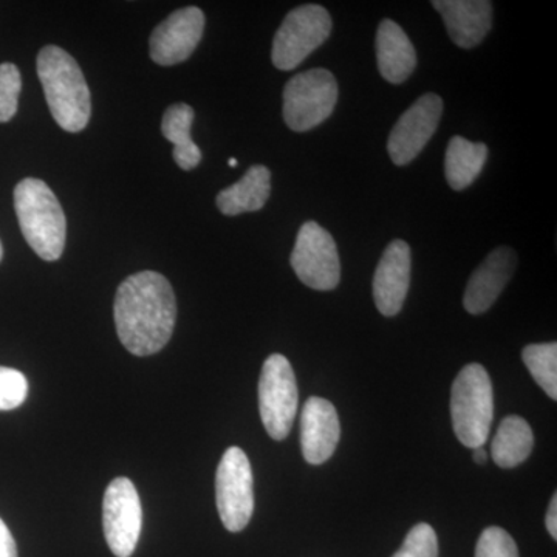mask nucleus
I'll return each mask as SVG.
<instances>
[{"mask_svg":"<svg viewBox=\"0 0 557 557\" xmlns=\"http://www.w3.org/2000/svg\"><path fill=\"white\" fill-rule=\"evenodd\" d=\"M121 344L137 357L157 354L170 343L177 302L170 281L156 271L124 278L113 304Z\"/></svg>","mask_w":557,"mask_h":557,"instance_id":"obj_1","label":"nucleus"},{"mask_svg":"<svg viewBox=\"0 0 557 557\" xmlns=\"http://www.w3.org/2000/svg\"><path fill=\"white\" fill-rule=\"evenodd\" d=\"M38 76L54 121L67 132H81L90 120V90L78 62L61 47L38 54Z\"/></svg>","mask_w":557,"mask_h":557,"instance_id":"obj_2","label":"nucleus"},{"mask_svg":"<svg viewBox=\"0 0 557 557\" xmlns=\"http://www.w3.org/2000/svg\"><path fill=\"white\" fill-rule=\"evenodd\" d=\"M14 209L33 251L49 262L60 259L67 237V220L49 185L38 178L22 180L14 189Z\"/></svg>","mask_w":557,"mask_h":557,"instance_id":"obj_3","label":"nucleus"},{"mask_svg":"<svg viewBox=\"0 0 557 557\" xmlns=\"http://www.w3.org/2000/svg\"><path fill=\"white\" fill-rule=\"evenodd\" d=\"M494 416L493 384L486 369L468 364L450 391V417L458 442L467 448L485 446Z\"/></svg>","mask_w":557,"mask_h":557,"instance_id":"obj_4","label":"nucleus"},{"mask_svg":"<svg viewBox=\"0 0 557 557\" xmlns=\"http://www.w3.org/2000/svg\"><path fill=\"white\" fill-rule=\"evenodd\" d=\"M338 102V83L325 69H311L288 81L284 89V120L289 129L307 132L332 115Z\"/></svg>","mask_w":557,"mask_h":557,"instance_id":"obj_5","label":"nucleus"},{"mask_svg":"<svg viewBox=\"0 0 557 557\" xmlns=\"http://www.w3.org/2000/svg\"><path fill=\"white\" fill-rule=\"evenodd\" d=\"M332 17L321 5L298 7L289 11L274 36L271 60L278 70L298 67L330 38Z\"/></svg>","mask_w":557,"mask_h":557,"instance_id":"obj_6","label":"nucleus"},{"mask_svg":"<svg viewBox=\"0 0 557 557\" xmlns=\"http://www.w3.org/2000/svg\"><path fill=\"white\" fill-rule=\"evenodd\" d=\"M299 392L295 372L284 355L263 362L259 381V410L263 426L273 440H285L298 412Z\"/></svg>","mask_w":557,"mask_h":557,"instance_id":"obj_7","label":"nucleus"},{"mask_svg":"<svg viewBox=\"0 0 557 557\" xmlns=\"http://www.w3.org/2000/svg\"><path fill=\"white\" fill-rule=\"evenodd\" d=\"M215 498L223 525L239 533L255 511V480L247 454L237 446L226 449L215 475Z\"/></svg>","mask_w":557,"mask_h":557,"instance_id":"obj_8","label":"nucleus"},{"mask_svg":"<svg viewBox=\"0 0 557 557\" xmlns=\"http://www.w3.org/2000/svg\"><path fill=\"white\" fill-rule=\"evenodd\" d=\"M296 276L307 287L318 292H330L338 287L341 262L338 247L327 230L317 222L300 226L292 258Z\"/></svg>","mask_w":557,"mask_h":557,"instance_id":"obj_9","label":"nucleus"},{"mask_svg":"<svg viewBox=\"0 0 557 557\" xmlns=\"http://www.w3.org/2000/svg\"><path fill=\"white\" fill-rule=\"evenodd\" d=\"M143 509L138 491L129 479H113L102 502V527L110 552L131 557L141 534Z\"/></svg>","mask_w":557,"mask_h":557,"instance_id":"obj_10","label":"nucleus"},{"mask_svg":"<svg viewBox=\"0 0 557 557\" xmlns=\"http://www.w3.org/2000/svg\"><path fill=\"white\" fill-rule=\"evenodd\" d=\"M442 113V98L435 94H426L399 116L387 143L388 156L397 166H406L420 156L437 131Z\"/></svg>","mask_w":557,"mask_h":557,"instance_id":"obj_11","label":"nucleus"},{"mask_svg":"<svg viewBox=\"0 0 557 557\" xmlns=\"http://www.w3.org/2000/svg\"><path fill=\"white\" fill-rule=\"evenodd\" d=\"M205 14L197 7L174 11L150 36V58L159 65L188 60L203 36Z\"/></svg>","mask_w":557,"mask_h":557,"instance_id":"obj_12","label":"nucleus"},{"mask_svg":"<svg viewBox=\"0 0 557 557\" xmlns=\"http://www.w3.org/2000/svg\"><path fill=\"white\" fill-rule=\"evenodd\" d=\"M412 255L405 240H394L384 249L375 276L373 299L384 317L392 318L403 309L410 285Z\"/></svg>","mask_w":557,"mask_h":557,"instance_id":"obj_13","label":"nucleus"},{"mask_svg":"<svg viewBox=\"0 0 557 557\" xmlns=\"http://www.w3.org/2000/svg\"><path fill=\"white\" fill-rule=\"evenodd\" d=\"M339 437V418L335 406L324 398L307 399L300 417V446L307 463H325L335 454Z\"/></svg>","mask_w":557,"mask_h":557,"instance_id":"obj_14","label":"nucleus"},{"mask_svg":"<svg viewBox=\"0 0 557 557\" xmlns=\"http://www.w3.org/2000/svg\"><path fill=\"white\" fill-rule=\"evenodd\" d=\"M518 256L509 247H498L486 256L469 278L463 306L468 313L482 314L494 306L515 274Z\"/></svg>","mask_w":557,"mask_h":557,"instance_id":"obj_15","label":"nucleus"},{"mask_svg":"<svg viewBox=\"0 0 557 557\" xmlns=\"http://www.w3.org/2000/svg\"><path fill=\"white\" fill-rule=\"evenodd\" d=\"M449 38L461 49H474L486 38L493 25V3L486 0H434Z\"/></svg>","mask_w":557,"mask_h":557,"instance_id":"obj_16","label":"nucleus"},{"mask_svg":"<svg viewBox=\"0 0 557 557\" xmlns=\"http://www.w3.org/2000/svg\"><path fill=\"white\" fill-rule=\"evenodd\" d=\"M376 62L381 76L392 84L405 83L416 70V49L397 22H381L376 32Z\"/></svg>","mask_w":557,"mask_h":557,"instance_id":"obj_17","label":"nucleus"},{"mask_svg":"<svg viewBox=\"0 0 557 557\" xmlns=\"http://www.w3.org/2000/svg\"><path fill=\"white\" fill-rule=\"evenodd\" d=\"M271 193V172L262 164L249 168L247 174L219 194L218 208L225 215H239L265 207Z\"/></svg>","mask_w":557,"mask_h":557,"instance_id":"obj_18","label":"nucleus"},{"mask_svg":"<svg viewBox=\"0 0 557 557\" xmlns=\"http://www.w3.org/2000/svg\"><path fill=\"white\" fill-rule=\"evenodd\" d=\"M534 448V435L522 417L509 416L502 421L496 437L491 443V456L497 467L518 468Z\"/></svg>","mask_w":557,"mask_h":557,"instance_id":"obj_19","label":"nucleus"},{"mask_svg":"<svg viewBox=\"0 0 557 557\" xmlns=\"http://www.w3.org/2000/svg\"><path fill=\"white\" fill-rule=\"evenodd\" d=\"M487 159L485 143H472L463 137L450 138L445 157V174L454 190H463L479 177Z\"/></svg>","mask_w":557,"mask_h":557,"instance_id":"obj_20","label":"nucleus"},{"mask_svg":"<svg viewBox=\"0 0 557 557\" xmlns=\"http://www.w3.org/2000/svg\"><path fill=\"white\" fill-rule=\"evenodd\" d=\"M194 110L185 102L171 106L164 112L161 121V132L164 138L170 139L174 145L175 163L183 171H190L201 161V150L197 148L196 143L190 137V127H193Z\"/></svg>","mask_w":557,"mask_h":557,"instance_id":"obj_21","label":"nucleus"},{"mask_svg":"<svg viewBox=\"0 0 557 557\" xmlns=\"http://www.w3.org/2000/svg\"><path fill=\"white\" fill-rule=\"evenodd\" d=\"M522 359L534 381L552 399H557V344H530Z\"/></svg>","mask_w":557,"mask_h":557,"instance_id":"obj_22","label":"nucleus"},{"mask_svg":"<svg viewBox=\"0 0 557 557\" xmlns=\"http://www.w3.org/2000/svg\"><path fill=\"white\" fill-rule=\"evenodd\" d=\"M22 90L20 69L14 64H0V123H9L17 112Z\"/></svg>","mask_w":557,"mask_h":557,"instance_id":"obj_23","label":"nucleus"},{"mask_svg":"<svg viewBox=\"0 0 557 557\" xmlns=\"http://www.w3.org/2000/svg\"><path fill=\"white\" fill-rule=\"evenodd\" d=\"M392 557H438V541L434 528L418 523L409 531L405 544Z\"/></svg>","mask_w":557,"mask_h":557,"instance_id":"obj_24","label":"nucleus"},{"mask_svg":"<svg viewBox=\"0 0 557 557\" xmlns=\"http://www.w3.org/2000/svg\"><path fill=\"white\" fill-rule=\"evenodd\" d=\"M28 381L16 369L0 368V410H13L24 405Z\"/></svg>","mask_w":557,"mask_h":557,"instance_id":"obj_25","label":"nucleus"},{"mask_svg":"<svg viewBox=\"0 0 557 557\" xmlns=\"http://www.w3.org/2000/svg\"><path fill=\"white\" fill-rule=\"evenodd\" d=\"M475 557H519V549L504 528L490 527L480 534Z\"/></svg>","mask_w":557,"mask_h":557,"instance_id":"obj_26","label":"nucleus"},{"mask_svg":"<svg viewBox=\"0 0 557 557\" xmlns=\"http://www.w3.org/2000/svg\"><path fill=\"white\" fill-rule=\"evenodd\" d=\"M0 557H17L16 542L2 519H0Z\"/></svg>","mask_w":557,"mask_h":557,"instance_id":"obj_27","label":"nucleus"},{"mask_svg":"<svg viewBox=\"0 0 557 557\" xmlns=\"http://www.w3.org/2000/svg\"><path fill=\"white\" fill-rule=\"evenodd\" d=\"M545 525H547V530L549 536L553 539H557V494L553 496L552 502L548 505L547 518H545Z\"/></svg>","mask_w":557,"mask_h":557,"instance_id":"obj_28","label":"nucleus"},{"mask_svg":"<svg viewBox=\"0 0 557 557\" xmlns=\"http://www.w3.org/2000/svg\"><path fill=\"white\" fill-rule=\"evenodd\" d=\"M472 458H474V461L478 465L486 463L487 453L485 448L482 446V448L474 449V456H472Z\"/></svg>","mask_w":557,"mask_h":557,"instance_id":"obj_29","label":"nucleus"},{"mask_svg":"<svg viewBox=\"0 0 557 557\" xmlns=\"http://www.w3.org/2000/svg\"><path fill=\"white\" fill-rule=\"evenodd\" d=\"M228 164H230L231 168H236L237 166V160L236 159H230Z\"/></svg>","mask_w":557,"mask_h":557,"instance_id":"obj_30","label":"nucleus"},{"mask_svg":"<svg viewBox=\"0 0 557 557\" xmlns=\"http://www.w3.org/2000/svg\"><path fill=\"white\" fill-rule=\"evenodd\" d=\"M2 256H3V248H2V244H0V260H2Z\"/></svg>","mask_w":557,"mask_h":557,"instance_id":"obj_31","label":"nucleus"}]
</instances>
